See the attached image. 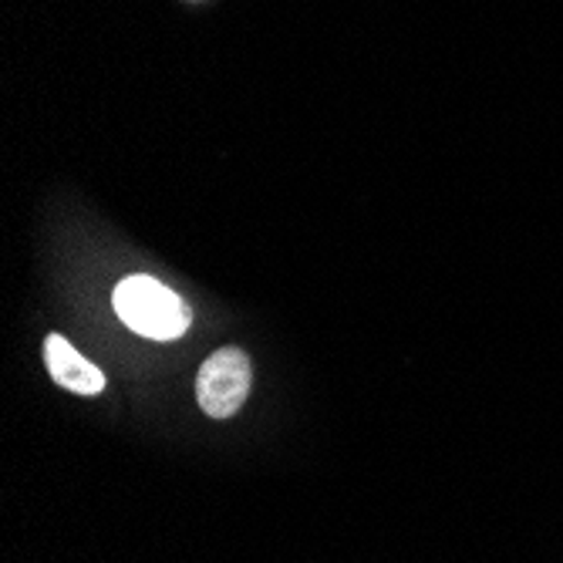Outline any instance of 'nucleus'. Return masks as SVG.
<instances>
[{
  "instance_id": "nucleus-1",
  "label": "nucleus",
  "mask_w": 563,
  "mask_h": 563,
  "mask_svg": "<svg viewBox=\"0 0 563 563\" xmlns=\"http://www.w3.org/2000/svg\"><path fill=\"white\" fill-rule=\"evenodd\" d=\"M112 303H115V314L122 318V324H129L142 338H156V341H173V338L186 334V328L192 321L189 307L166 284H159L156 277H145V274L125 277L115 287Z\"/></svg>"
},
{
  "instance_id": "nucleus-2",
  "label": "nucleus",
  "mask_w": 563,
  "mask_h": 563,
  "mask_svg": "<svg viewBox=\"0 0 563 563\" xmlns=\"http://www.w3.org/2000/svg\"><path fill=\"white\" fill-rule=\"evenodd\" d=\"M250 378H253L250 357L240 347H220L199 368V378H196L199 408L210 419L236 416L250 395Z\"/></svg>"
},
{
  "instance_id": "nucleus-3",
  "label": "nucleus",
  "mask_w": 563,
  "mask_h": 563,
  "mask_svg": "<svg viewBox=\"0 0 563 563\" xmlns=\"http://www.w3.org/2000/svg\"><path fill=\"white\" fill-rule=\"evenodd\" d=\"M44 362H47L51 378L75 395H98L101 388H106V375H101V368L91 365L85 354H78L75 344H68L62 334H47Z\"/></svg>"
}]
</instances>
